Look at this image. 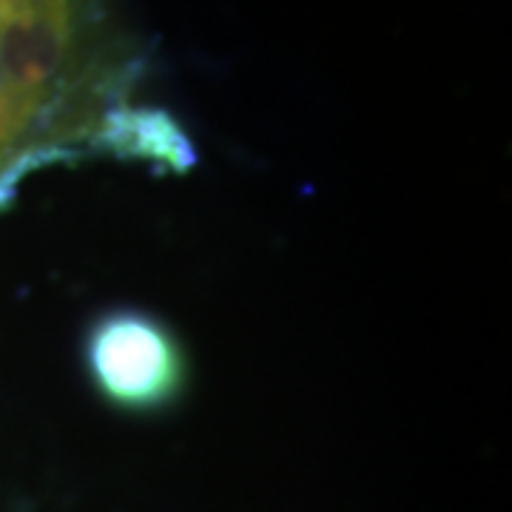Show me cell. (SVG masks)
<instances>
[{"label": "cell", "mask_w": 512, "mask_h": 512, "mask_svg": "<svg viewBox=\"0 0 512 512\" xmlns=\"http://www.w3.org/2000/svg\"><path fill=\"white\" fill-rule=\"evenodd\" d=\"M72 29L74 0H0V157L55 89Z\"/></svg>", "instance_id": "obj_1"}, {"label": "cell", "mask_w": 512, "mask_h": 512, "mask_svg": "<svg viewBox=\"0 0 512 512\" xmlns=\"http://www.w3.org/2000/svg\"><path fill=\"white\" fill-rule=\"evenodd\" d=\"M94 387L120 410L151 413L171 404L185 384V359L163 322L140 311H114L86 339Z\"/></svg>", "instance_id": "obj_2"}, {"label": "cell", "mask_w": 512, "mask_h": 512, "mask_svg": "<svg viewBox=\"0 0 512 512\" xmlns=\"http://www.w3.org/2000/svg\"><path fill=\"white\" fill-rule=\"evenodd\" d=\"M103 143L123 157L151 160L174 171H183L194 163V151L188 146L185 134L160 111L111 114L103 128Z\"/></svg>", "instance_id": "obj_3"}]
</instances>
